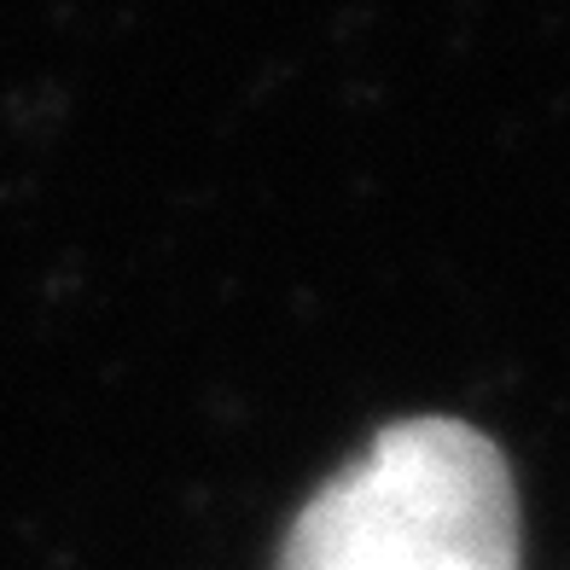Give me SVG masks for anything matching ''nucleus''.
I'll return each instance as SVG.
<instances>
[{"instance_id":"nucleus-1","label":"nucleus","mask_w":570,"mask_h":570,"mask_svg":"<svg viewBox=\"0 0 570 570\" xmlns=\"http://www.w3.org/2000/svg\"><path fill=\"white\" fill-rule=\"evenodd\" d=\"M274 570H518V489L478 425H384L297 512Z\"/></svg>"}]
</instances>
